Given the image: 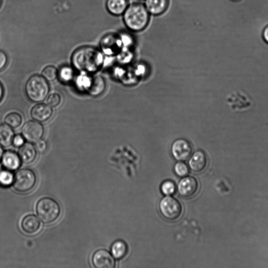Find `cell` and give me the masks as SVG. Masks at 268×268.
I'll return each mask as SVG.
<instances>
[{
	"label": "cell",
	"instance_id": "cell-1",
	"mask_svg": "<svg viewBox=\"0 0 268 268\" xmlns=\"http://www.w3.org/2000/svg\"><path fill=\"white\" fill-rule=\"evenodd\" d=\"M103 57L97 48L87 46L75 50L71 56L73 68L77 71L86 74H93L101 67Z\"/></svg>",
	"mask_w": 268,
	"mask_h": 268
},
{
	"label": "cell",
	"instance_id": "cell-2",
	"mask_svg": "<svg viewBox=\"0 0 268 268\" xmlns=\"http://www.w3.org/2000/svg\"><path fill=\"white\" fill-rule=\"evenodd\" d=\"M127 27L133 31H141L148 25L149 15L146 7L142 4L135 3L128 6L124 15Z\"/></svg>",
	"mask_w": 268,
	"mask_h": 268
},
{
	"label": "cell",
	"instance_id": "cell-3",
	"mask_svg": "<svg viewBox=\"0 0 268 268\" xmlns=\"http://www.w3.org/2000/svg\"><path fill=\"white\" fill-rule=\"evenodd\" d=\"M50 91L47 81L42 76L35 74L31 76L25 85L27 98L32 102L39 103L46 100Z\"/></svg>",
	"mask_w": 268,
	"mask_h": 268
},
{
	"label": "cell",
	"instance_id": "cell-4",
	"mask_svg": "<svg viewBox=\"0 0 268 268\" xmlns=\"http://www.w3.org/2000/svg\"><path fill=\"white\" fill-rule=\"evenodd\" d=\"M36 212L42 222L50 224L58 219L60 215L61 209L55 200L47 197L38 201L36 205Z\"/></svg>",
	"mask_w": 268,
	"mask_h": 268
},
{
	"label": "cell",
	"instance_id": "cell-5",
	"mask_svg": "<svg viewBox=\"0 0 268 268\" xmlns=\"http://www.w3.org/2000/svg\"><path fill=\"white\" fill-rule=\"evenodd\" d=\"M36 183V176L30 169H23L16 173L13 182L15 190L19 193H26L33 189Z\"/></svg>",
	"mask_w": 268,
	"mask_h": 268
},
{
	"label": "cell",
	"instance_id": "cell-6",
	"mask_svg": "<svg viewBox=\"0 0 268 268\" xmlns=\"http://www.w3.org/2000/svg\"><path fill=\"white\" fill-rule=\"evenodd\" d=\"M159 209L162 216L171 221L178 220L182 213V207L180 203L169 196H166L160 201Z\"/></svg>",
	"mask_w": 268,
	"mask_h": 268
},
{
	"label": "cell",
	"instance_id": "cell-7",
	"mask_svg": "<svg viewBox=\"0 0 268 268\" xmlns=\"http://www.w3.org/2000/svg\"><path fill=\"white\" fill-rule=\"evenodd\" d=\"M227 103L234 111L243 112L251 108L252 101L250 96L241 91H235L227 98Z\"/></svg>",
	"mask_w": 268,
	"mask_h": 268
},
{
	"label": "cell",
	"instance_id": "cell-8",
	"mask_svg": "<svg viewBox=\"0 0 268 268\" xmlns=\"http://www.w3.org/2000/svg\"><path fill=\"white\" fill-rule=\"evenodd\" d=\"M44 134V128L40 122L30 121L26 122L22 130V135L26 141L30 143H36Z\"/></svg>",
	"mask_w": 268,
	"mask_h": 268
},
{
	"label": "cell",
	"instance_id": "cell-9",
	"mask_svg": "<svg viewBox=\"0 0 268 268\" xmlns=\"http://www.w3.org/2000/svg\"><path fill=\"white\" fill-rule=\"evenodd\" d=\"M171 153L174 158L180 162L188 159L192 153L190 143L185 138L177 139L171 146Z\"/></svg>",
	"mask_w": 268,
	"mask_h": 268
},
{
	"label": "cell",
	"instance_id": "cell-10",
	"mask_svg": "<svg viewBox=\"0 0 268 268\" xmlns=\"http://www.w3.org/2000/svg\"><path fill=\"white\" fill-rule=\"evenodd\" d=\"M199 185L197 180L193 177H186L182 179L178 185L180 195L185 198H191L196 195Z\"/></svg>",
	"mask_w": 268,
	"mask_h": 268
},
{
	"label": "cell",
	"instance_id": "cell-11",
	"mask_svg": "<svg viewBox=\"0 0 268 268\" xmlns=\"http://www.w3.org/2000/svg\"><path fill=\"white\" fill-rule=\"evenodd\" d=\"M92 263L96 268H114L115 261L113 256L104 250L96 251L92 257Z\"/></svg>",
	"mask_w": 268,
	"mask_h": 268
},
{
	"label": "cell",
	"instance_id": "cell-12",
	"mask_svg": "<svg viewBox=\"0 0 268 268\" xmlns=\"http://www.w3.org/2000/svg\"><path fill=\"white\" fill-rule=\"evenodd\" d=\"M106 88V83L104 78L100 75L90 76L89 82L85 90L93 97L101 95Z\"/></svg>",
	"mask_w": 268,
	"mask_h": 268
},
{
	"label": "cell",
	"instance_id": "cell-13",
	"mask_svg": "<svg viewBox=\"0 0 268 268\" xmlns=\"http://www.w3.org/2000/svg\"><path fill=\"white\" fill-rule=\"evenodd\" d=\"M208 165L207 157L205 153L198 151L193 155L189 162V166L193 172L200 173L205 170Z\"/></svg>",
	"mask_w": 268,
	"mask_h": 268
},
{
	"label": "cell",
	"instance_id": "cell-14",
	"mask_svg": "<svg viewBox=\"0 0 268 268\" xmlns=\"http://www.w3.org/2000/svg\"><path fill=\"white\" fill-rule=\"evenodd\" d=\"M53 113L51 107L48 104H38L32 108L30 115L32 118L38 122H44L48 120Z\"/></svg>",
	"mask_w": 268,
	"mask_h": 268
},
{
	"label": "cell",
	"instance_id": "cell-15",
	"mask_svg": "<svg viewBox=\"0 0 268 268\" xmlns=\"http://www.w3.org/2000/svg\"><path fill=\"white\" fill-rule=\"evenodd\" d=\"M18 155L21 162L26 165L33 163L37 157V150L30 143H25L19 149Z\"/></svg>",
	"mask_w": 268,
	"mask_h": 268
},
{
	"label": "cell",
	"instance_id": "cell-16",
	"mask_svg": "<svg viewBox=\"0 0 268 268\" xmlns=\"http://www.w3.org/2000/svg\"><path fill=\"white\" fill-rule=\"evenodd\" d=\"M21 162L19 155L13 151H6L2 157L3 166L9 171L17 170L20 166Z\"/></svg>",
	"mask_w": 268,
	"mask_h": 268
},
{
	"label": "cell",
	"instance_id": "cell-17",
	"mask_svg": "<svg viewBox=\"0 0 268 268\" xmlns=\"http://www.w3.org/2000/svg\"><path fill=\"white\" fill-rule=\"evenodd\" d=\"M21 228L26 234H33L39 231L40 222L37 217L30 214L23 218L21 223Z\"/></svg>",
	"mask_w": 268,
	"mask_h": 268
},
{
	"label": "cell",
	"instance_id": "cell-18",
	"mask_svg": "<svg viewBox=\"0 0 268 268\" xmlns=\"http://www.w3.org/2000/svg\"><path fill=\"white\" fill-rule=\"evenodd\" d=\"M145 4L148 12L154 15H159L167 9L169 0H146Z\"/></svg>",
	"mask_w": 268,
	"mask_h": 268
},
{
	"label": "cell",
	"instance_id": "cell-19",
	"mask_svg": "<svg viewBox=\"0 0 268 268\" xmlns=\"http://www.w3.org/2000/svg\"><path fill=\"white\" fill-rule=\"evenodd\" d=\"M15 136L11 127L6 124L0 125V145L3 147H8L12 145Z\"/></svg>",
	"mask_w": 268,
	"mask_h": 268
},
{
	"label": "cell",
	"instance_id": "cell-20",
	"mask_svg": "<svg viewBox=\"0 0 268 268\" xmlns=\"http://www.w3.org/2000/svg\"><path fill=\"white\" fill-rule=\"evenodd\" d=\"M128 6L127 0H107L106 7L114 15H120L125 12Z\"/></svg>",
	"mask_w": 268,
	"mask_h": 268
},
{
	"label": "cell",
	"instance_id": "cell-21",
	"mask_svg": "<svg viewBox=\"0 0 268 268\" xmlns=\"http://www.w3.org/2000/svg\"><path fill=\"white\" fill-rule=\"evenodd\" d=\"M112 254L114 258L117 260H121L124 258L127 253V246L123 241H118L112 245Z\"/></svg>",
	"mask_w": 268,
	"mask_h": 268
},
{
	"label": "cell",
	"instance_id": "cell-22",
	"mask_svg": "<svg viewBox=\"0 0 268 268\" xmlns=\"http://www.w3.org/2000/svg\"><path fill=\"white\" fill-rule=\"evenodd\" d=\"M58 77L62 83H70L74 78V71L72 68L67 66L62 67L58 71Z\"/></svg>",
	"mask_w": 268,
	"mask_h": 268
},
{
	"label": "cell",
	"instance_id": "cell-23",
	"mask_svg": "<svg viewBox=\"0 0 268 268\" xmlns=\"http://www.w3.org/2000/svg\"><path fill=\"white\" fill-rule=\"evenodd\" d=\"M4 122L5 124L12 128H16L22 124V117L18 113L12 112L6 116Z\"/></svg>",
	"mask_w": 268,
	"mask_h": 268
},
{
	"label": "cell",
	"instance_id": "cell-24",
	"mask_svg": "<svg viewBox=\"0 0 268 268\" xmlns=\"http://www.w3.org/2000/svg\"><path fill=\"white\" fill-rule=\"evenodd\" d=\"M14 177L8 170H0V186L7 187L13 184Z\"/></svg>",
	"mask_w": 268,
	"mask_h": 268
},
{
	"label": "cell",
	"instance_id": "cell-25",
	"mask_svg": "<svg viewBox=\"0 0 268 268\" xmlns=\"http://www.w3.org/2000/svg\"><path fill=\"white\" fill-rule=\"evenodd\" d=\"M58 70L53 66H47L41 72V76L49 82L55 81L58 78Z\"/></svg>",
	"mask_w": 268,
	"mask_h": 268
},
{
	"label": "cell",
	"instance_id": "cell-26",
	"mask_svg": "<svg viewBox=\"0 0 268 268\" xmlns=\"http://www.w3.org/2000/svg\"><path fill=\"white\" fill-rule=\"evenodd\" d=\"M161 189H162V191L164 195L170 196L174 194L176 191V187L173 182L166 181L163 184Z\"/></svg>",
	"mask_w": 268,
	"mask_h": 268
},
{
	"label": "cell",
	"instance_id": "cell-27",
	"mask_svg": "<svg viewBox=\"0 0 268 268\" xmlns=\"http://www.w3.org/2000/svg\"><path fill=\"white\" fill-rule=\"evenodd\" d=\"M175 171L176 174L179 177H185L189 173V169L187 165L181 162L176 164Z\"/></svg>",
	"mask_w": 268,
	"mask_h": 268
},
{
	"label": "cell",
	"instance_id": "cell-28",
	"mask_svg": "<svg viewBox=\"0 0 268 268\" xmlns=\"http://www.w3.org/2000/svg\"><path fill=\"white\" fill-rule=\"evenodd\" d=\"M61 97L59 94L57 93H52L49 95L47 103L51 108H55L58 106L61 102Z\"/></svg>",
	"mask_w": 268,
	"mask_h": 268
},
{
	"label": "cell",
	"instance_id": "cell-29",
	"mask_svg": "<svg viewBox=\"0 0 268 268\" xmlns=\"http://www.w3.org/2000/svg\"><path fill=\"white\" fill-rule=\"evenodd\" d=\"M25 139L23 135H16L13 139L12 144L16 147H20L25 144Z\"/></svg>",
	"mask_w": 268,
	"mask_h": 268
},
{
	"label": "cell",
	"instance_id": "cell-30",
	"mask_svg": "<svg viewBox=\"0 0 268 268\" xmlns=\"http://www.w3.org/2000/svg\"><path fill=\"white\" fill-rule=\"evenodd\" d=\"M35 148L37 151L39 153H43L46 151L47 148V143L45 141L43 140V139H41L35 143Z\"/></svg>",
	"mask_w": 268,
	"mask_h": 268
},
{
	"label": "cell",
	"instance_id": "cell-31",
	"mask_svg": "<svg viewBox=\"0 0 268 268\" xmlns=\"http://www.w3.org/2000/svg\"><path fill=\"white\" fill-rule=\"evenodd\" d=\"M7 60L6 53L4 51L0 50V71L3 69L6 66Z\"/></svg>",
	"mask_w": 268,
	"mask_h": 268
},
{
	"label": "cell",
	"instance_id": "cell-32",
	"mask_svg": "<svg viewBox=\"0 0 268 268\" xmlns=\"http://www.w3.org/2000/svg\"><path fill=\"white\" fill-rule=\"evenodd\" d=\"M263 37L265 41L268 44V26L264 30Z\"/></svg>",
	"mask_w": 268,
	"mask_h": 268
},
{
	"label": "cell",
	"instance_id": "cell-33",
	"mask_svg": "<svg viewBox=\"0 0 268 268\" xmlns=\"http://www.w3.org/2000/svg\"><path fill=\"white\" fill-rule=\"evenodd\" d=\"M4 88L3 85L0 82V101H1L3 97Z\"/></svg>",
	"mask_w": 268,
	"mask_h": 268
},
{
	"label": "cell",
	"instance_id": "cell-34",
	"mask_svg": "<svg viewBox=\"0 0 268 268\" xmlns=\"http://www.w3.org/2000/svg\"><path fill=\"white\" fill-rule=\"evenodd\" d=\"M3 154H4L3 149L2 146L0 145V160L2 159Z\"/></svg>",
	"mask_w": 268,
	"mask_h": 268
},
{
	"label": "cell",
	"instance_id": "cell-35",
	"mask_svg": "<svg viewBox=\"0 0 268 268\" xmlns=\"http://www.w3.org/2000/svg\"><path fill=\"white\" fill-rule=\"evenodd\" d=\"M2 3V0H0V6H1Z\"/></svg>",
	"mask_w": 268,
	"mask_h": 268
},
{
	"label": "cell",
	"instance_id": "cell-36",
	"mask_svg": "<svg viewBox=\"0 0 268 268\" xmlns=\"http://www.w3.org/2000/svg\"><path fill=\"white\" fill-rule=\"evenodd\" d=\"M232 1L237 2L240 1V0H232Z\"/></svg>",
	"mask_w": 268,
	"mask_h": 268
}]
</instances>
